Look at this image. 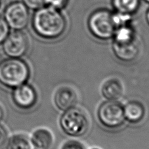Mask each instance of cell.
<instances>
[{
    "instance_id": "11",
    "label": "cell",
    "mask_w": 149,
    "mask_h": 149,
    "mask_svg": "<svg viewBox=\"0 0 149 149\" xmlns=\"http://www.w3.org/2000/svg\"><path fill=\"white\" fill-rule=\"evenodd\" d=\"M124 92L123 82L117 78L106 80L101 87V94L106 100H119L123 96Z\"/></svg>"
},
{
    "instance_id": "2",
    "label": "cell",
    "mask_w": 149,
    "mask_h": 149,
    "mask_svg": "<svg viewBox=\"0 0 149 149\" xmlns=\"http://www.w3.org/2000/svg\"><path fill=\"white\" fill-rule=\"evenodd\" d=\"M30 77V68L20 58H9L0 63V83L15 88L26 83Z\"/></svg>"
},
{
    "instance_id": "10",
    "label": "cell",
    "mask_w": 149,
    "mask_h": 149,
    "mask_svg": "<svg viewBox=\"0 0 149 149\" xmlns=\"http://www.w3.org/2000/svg\"><path fill=\"white\" fill-rule=\"evenodd\" d=\"M112 50L115 56L124 62H133L140 54V47L137 41L124 44L113 42Z\"/></svg>"
},
{
    "instance_id": "9",
    "label": "cell",
    "mask_w": 149,
    "mask_h": 149,
    "mask_svg": "<svg viewBox=\"0 0 149 149\" xmlns=\"http://www.w3.org/2000/svg\"><path fill=\"white\" fill-rule=\"evenodd\" d=\"M53 100L56 107L63 112L76 106L78 103V94L72 87L63 86L56 90Z\"/></svg>"
},
{
    "instance_id": "25",
    "label": "cell",
    "mask_w": 149,
    "mask_h": 149,
    "mask_svg": "<svg viewBox=\"0 0 149 149\" xmlns=\"http://www.w3.org/2000/svg\"><path fill=\"white\" fill-rule=\"evenodd\" d=\"M89 149H101V148H99V147H92V148H89Z\"/></svg>"
},
{
    "instance_id": "18",
    "label": "cell",
    "mask_w": 149,
    "mask_h": 149,
    "mask_svg": "<svg viewBox=\"0 0 149 149\" xmlns=\"http://www.w3.org/2000/svg\"><path fill=\"white\" fill-rule=\"evenodd\" d=\"M60 149H87L84 143L76 139H71L63 143Z\"/></svg>"
},
{
    "instance_id": "8",
    "label": "cell",
    "mask_w": 149,
    "mask_h": 149,
    "mask_svg": "<svg viewBox=\"0 0 149 149\" xmlns=\"http://www.w3.org/2000/svg\"><path fill=\"white\" fill-rule=\"evenodd\" d=\"M12 97L17 107L22 110H30L38 102V94L32 85L25 83L15 88Z\"/></svg>"
},
{
    "instance_id": "21",
    "label": "cell",
    "mask_w": 149,
    "mask_h": 149,
    "mask_svg": "<svg viewBox=\"0 0 149 149\" xmlns=\"http://www.w3.org/2000/svg\"><path fill=\"white\" fill-rule=\"evenodd\" d=\"M9 33V26L4 18L0 17V44L4 41Z\"/></svg>"
},
{
    "instance_id": "14",
    "label": "cell",
    "mask_w": 149,
    "mask_h": 149,
    "mask_svg": "<svg viewBox=\"0 0 149 149\" xmlns=\"http://www.w3.org/2000/svg\"><path fill=\"white\" fill-rule=\"evenodd\" d=\"M112 39L113 42L118 44L128 43L137 41L135 28L132 24L116 28Z\"/></svg>"
},
{
    "instance_id": "19",
    "label": "cell",
    "mask_w": 149,
    "mask_h": 149,
    "mask_svg": "<svg viewBox=\"0 0 149 149\" xmlns=\"http://www.w3.org/2000/svg\"><path fill=\"white\" fill-rule=\"evenodd\" d=\"M45 1H46V6L61 10L67 6L69 0H45Z\"/></svg>"
},
{
    "instance_id": "23",
    "label": "cell",
    "mask_w": 149,
    "mask_h": 149,
    "mask_svg": "<svg viewBox=\"0 0 149 149\" xmlns=\"http://www.w3.org/2000/svg\"><path fill=\"white\" fill-rule=\"evenodd\" d=\"M145 18H146V21H147V24L149 25V7H148V9L147 10V13H146Z\"/></svg>"
},
{
    "instance_id": "17",
    "label": "cell",
    "mask_w": 149,
    "mask_h": 149,
    "mask_svg": "<svg viewBox=\"0 0 149 149\" xmlns=\"http://www.w3.org/2000/svg\"><path fill=\"white\" fill-rule=\"evenodd\" d=\"M112 19L116 28L119 27V26L131 25L133 22V15L114 11L112 13Z\"/></svg>"
},
{
    "instance_id": "20",
    "label": "cell",
    "mask_w": 149,
    "mask_h": 149,
    "mask_svg": "<svg viewBox=\"0 0 149 149\" xmlns=\"http://www.w3.org/2000/svg\"><path fill=\"white\" fill-rule=\"evenodd\" d=\"M22 2L28 7V9L34 10H36L46 6L45 0H22Z\"/></svg>"
},
{
    "instance_id": "3",
    "label": "cell",
    "mask_w": 149,
    "mask_h": 149,
    "mask_svg": "<svg viewBox=\"0 0 149 149\" xmlns=\"http://www.w3.org/2000/svg\"><path fill=\"white\" fill-rule=\"evenodd\" d=\"M59 124L66 135L77 138L84 136L88 132L90 120L86 111L75 106L63 111L60 117Z\"/></svg>"
},
{
    "instance_id": "22",
    "label": "cell",
    "mask_w": 149,
    "mask_h": 149,
    "mask_svg": "<svg viewBox=\"0 0 149 149\" xmlns=\"http://www.w3.org/2000/svg\"><path fill=\"white\" fill-rule=\"evenodd\" d=\"M7 142L8 135L7 131L0 125V149H4L6 147Z\"/></svg>"
},
{
    "instance_id": "5",
    "label": "cell",
    "mask_w": 149,
    "mask_h": 149,
    "mask_svg": "<svg viewBox=\"0 0 149 149\" xmlns=\"http://www.w3.org/2000/svg\"><path fill=\"white\" fill-rule=\"evenodd\" d=\"M97 118L100 123L106 128H118L126 121L124 105L118 100H106L98 108Z\"/></svg>"
},
{
    "instance_id": "13",
    "label": "cell",
    "mask_w": 149,
    "mask_h": 149,
    "mask_svg": "<svg viewBox=\"0 0 149 149\" xmlns=\"http://www.w3.org/2000/svg\"><path fill=\"white\" fill-rule=\"evenodd\" d=\"M145 113V106L139 101H129L124 105L125 118L131 124H138L141 122Z\"/></svg>"
},
{
    "instance_id": "1",
    "label": "cell",
    "mask_w": 149,
    "mask_h": 149,
    "mask_svg": "<svg viewBox=\"0 0 149 149\" xmlns=\"http://www.w3.org/2000/svg\"><path fill=\"white\" fill-rule=\"evenodd\" d=\"M32 26L34 32L39 37L54 40L65 33L67 22L60 10L44 6L35 10L32 19Z\"/></svg>"
},
{
    "instance_id": "16",
    "label": "cell",
    "mask_w": 149,
    "mask_h": 149,
    "mask_svg": "<svg viewBox=\"0 0 149 149\" xmlns=\"http://www.w3.org/2000/svg\"><path fill=\"white\" fill-rule=\"evenodd\" d=\"M141 0H112L114 11L128 13L134 15L139 9Z\"/></svg>"
},
{
    "instance_id": "4",
    "label": "cell",
    "mask_w": 149,
    "mask_h": 149,
    "mask_svg": "<svg viewBox=\"0 0 149 149\" xmlns=\"http://www.w3.org/2000/svg\"><path fill=\"white\" fill-rule=\"evenodd\" d=\"M112 13L106 9L93 12L87 20V27L92 36L101 41L112 39L116 26L112 19Z\"/></svg>"
},
{
    "instance_id": "26",
    "label": "cell",
    "mask_w": 149,
    "mask_h": 149,
    "mask_svg": "<svg viewBox=\"0 0 149 149\" xmlns=\"http://www.w3.org/2000/svg\"><path fill=\"white\" fill-rule=\"evenodd\" d=\"M145 1H146V2H147V3H149V0H144Z\"/></svg>"
},
{
    "instance_id": "24",
    "label": "cell",
    "mask_w": 149,
    "mask_h": 149,
    "mask_svg": "<svg viewBox=\"0 0 149 149\" xmlns=\"http://www.w3.org/2000/svg\"><path fill=\"white\" fill-rule=\"evenodd\" d=\"M4 110H3L2 107L0 106V121L1 120L4 118Z\"/></svg>"
},
{
    "instance_id": "7",
    "label": "cell",
    "mask_w": 149,
    "mask_h": 149,
    "mask_svg": "<svg viewBox=\"0 0 149 149\" xmlns=\"http://www.w3.org/2000/svg\"><path fill=\"white\" fill-rule=\"evenodd\" d=\"M4 19L9 28L14 30H22L26 28L30 20L28 7L20 1H15L5 8Z\"/></svg>"
},
{
    "instance_id": "12",
    "label": "cell",
    "mask_w": 149,
    "mask_h": 149,
    "mask_svg": "<svg viewBox=\"0 0 149 149\" xmlns=\"http://www.w3.org/2000/svg\"><path fill=\"white\" fill-rule=\"evenodd\" d=\"M30 137L36 149H50L55 142L53 132L46 127L34 130Z\"/></svg>"
},
{
    "instance_id": "15",
    "label": "cell",
    "mask_w": 149,
    "mask_h": 149,
    "mask_svg": "<svg viewBox=\"0 0 149 149\" xmlns=\"http://www.w3.org/2000/svg\"><path fill=\"white\" fill-rule=\"evenodd\" d=\"M7 149H36L30 136L24 134L13 135L8 140Z\"/></svg>"
},
{
    "instance_id": "6",
    "label": "cell",
    "mask_w": 149,
    "mask_h": 149,
    "mask_svg": "<svg viewBox=\"0 0 149 149\" xmlns=\"http://www.w3.org/2000/svg\"><path fill=\"white\" fill-rule=\"evenodd\" d=\"M30 44L26 34L21 30L9 33L3 42V50L8 57L20 58L26 54Z\"/></svg>"
}]
</instances>
